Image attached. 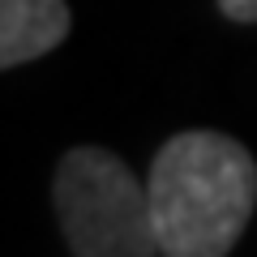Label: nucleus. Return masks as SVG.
I'll return each instance as SVG.
<instances>
[{
    "label": "nucleus",
    "mask_w": 257,
    "mask_h": 257,
    "mask_svg": "<svg viewBox=\"0 0 257 257\" xmlns=\"http://www.w3.org/2000/svg\"><path fill=\"white\" fill-rule=\"evenodd\" d=\"M219 9L231 22H257V0H219Z\"/></svg>",
    "instance_id": "nucleus-4"
},
{
    "label": "nucleus",
    "mask_w": 257,
    "mask_h": 257,
    "mask_svg": "<svg viewBox=\"0 0 257 257\" xmlns=\"http://www.w3.org/2000/svg\"><path fill=\"white\" fill-rule=\"evenodd\" d=\"M73 18L64 0H0V69H18L64 43Z\"/></svg>",
    "instance_id": "nucleus-3"
},
{
    "label": "nucleus",
    "mask_w": 257,
    "mask_h": 257,
    "mask_svg": "<svg viewBox=\"0 0 257 257\" xmlns=\"http://www.w3.org/2000/svg\"><path fill=\"white\" fill-rule=\"evenodd\" d=\"M56 214L77 257H150L159 231L150 214V189L124 159L99 146H77L56 167Z\"/></svg>",
    "instance_id": "nucleus-2"
},
{
    "label": "nucleus",
    "mask_w": 257,
    "mask_h": 257,
    "mask_svg": "<svg viewBox=\"0 0 257 257\" xmlns=\"http://www.w3.org/2000/svg\"><path fill=\"white\" fill-rule=\"evenodd\" d=\"M146 189L159 253L227 257L257 210V163L227 133L184 128L159 146Z\"/></svg>",
    "instance_id": "nucleus-1"
}]
</instances>
